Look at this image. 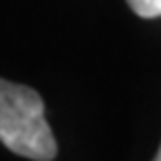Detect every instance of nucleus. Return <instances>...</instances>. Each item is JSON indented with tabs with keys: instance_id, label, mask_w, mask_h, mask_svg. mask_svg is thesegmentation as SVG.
Here are the masks:
<instances>
[{
	"instance_id": "1",
	"label": "nucleus",
	"mask_w": 161,
	"mask_h": 161,
	"mask_svg": "<svg viewBox=\"0 0 161 161\" xmlns=\"http://www.w3.org/2000/svg\"><path fill=\"white\" fill-rule=\"evenodd\" d=\"M0 141L31 161H54L58 152L40 94L5 78H0Z\"/></svg>"
},
{
	"instance_id": "2",
	"label": "nucleus",
	"mask_w": 161,
	"mask_h": 161,
	"mask_svg": "<svg viewBox=\"0 0 161 161\" xmlns=\"http://www.w3.org/2000/svg\"><path fill=\"white\" fill-rule=\"evenodd\" d=\"M128 5L141 18H157V16H161V0H128Z\"/></svg>"
},
{
	"instance_id": "3",
	"label": "nucleus",
	"mask_w": 161,
	"mask_h": 161,
	"mask_svg": "<svg viewBox=\"0 0 161 161\" xmlns=\"http://www.w3.org/2000/svg\"><path fill=\"white\" fill-rule=\"evenodd\" d=\"M154 161H161V146H159V152H157V157H154Z\"/></svg>"
}]
</instances>
